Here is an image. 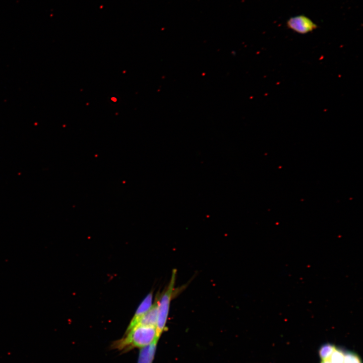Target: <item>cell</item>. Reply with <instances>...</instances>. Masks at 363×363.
Listing matches in <instances>:
<instances>
[{"mask_svg": "<svg viewBox=\"0 0 363 363\" xmlns=\"http://www.w3.org/2000/svg\"><path fill=\"white\" fill-rule=\"evenodd\" d=\"M159 338L156 327L137 325L125 332L124 336L114 341L110 347L125 353L136 348L146 347Z\"/></svg>", "mask_w": 363, "mask_h": 363, "instance_id": "6da1fadb", "label": "cell"}, {"mask_svg": "<svg viewBox=\"0 0 363 363\" xmlns=\"http://www.w3.org/2000/svg\"><path fill=\"white\" fill-rule=\"evenodd\" d=\"M176 270H173L170 280L166 287L158 298V318L156 326L157 335L160 337L162 332L165 330L166 324L170 302L173 297L174 285L176 279Z\"/></svg>", "mask_w": 363, "mask_h": 363, "instance_id": "7a4b0ae2", "label": "cell"}, {"mask_svg": "<svg viewBox=\"0 0 363 363\" xmlns=\"http://www.w3.org/2000/svg\"><path fill=\"white\" fill-rule=\"evenodd\" d=\"M287 28L300 34L313 32L318 26L310 18L299 15L290 17L286 22Z\"/></svg>", "mask_w": 363, "mask_h": 363, "instance_id": "3957f363", "label": "cell"}, {"mask_svg": "<svg viewBox=\"0 0 363 363\" xmlns=\"http://www.w3.org/2000/svg\"><path fill=\"white\" fill-rule=\"evenodd\" d=\"M152 302L153 293L151 291L147 295L138 306L134 316L133 317L126 329V332L128 331L136 325L137 322L140 318L151 308L153 305Z\"/></svg>", "mask_w": 363, "mask_h": 363, "instance_id": "277c9868", "label": "cell"}, {"mask_svg": "<svg viewBox=\"0 0 363 363\" xmlns=\"http://www.w3.org/2000/svg\"><path fill=\"white\" fill-rule=\"evenodd\" d=\"M157 318L158 299H156L151 308L140 318L135 326L137 325H142L156 327Z\"/></svg>", "mask_w": 363, "mask_h": 363, "instance_id": "5b68a950", "label": "cell"}, {"mask_svg": "<svg viewBox=\"0 0 363 363\" xmlns=\"http://www.w3.org/2000/svg\"><path fill=\"white\" fill-rule=\"evenodd\" d=\"M158 340L140 349L137 363H152Z\"/></svg>", "mask_w": 363, "mask_h": 363, "instance_id": "8992f818", "label": "cell"}, {"mask_svg": "<svg viewBox=\"0 0 363 363\" xmlns=\"http://www.w3.org/2000/svg\"><path fill=\"white\" fill-rule=\"evenodd\" d=\"M336 348L335 346L331 343H328L322 345L319 350V356L322 360L329 359Z\"/></svg>", "mask_w": 363, "mask_h": 363, "instance_id": "52a82bcc", "label": "cell"}, {"mask_svg": "<svg viewBox=\"0 0 363 363\" xmlns=\"http://www.w3.org/2000/svg\"><path fill=\"white\" fill-rule=\"evenodd\" d=\"M344 352L342 349L336 347L329 360L331 363H343Z\"/></svg>", "mask_w": 363, "mask_h": 363, "instance_id": "ba28073f", "label": "cell"}, {"mask_svg": "<svg viewBox=\"0 0 363 363\" xmlns=\"http://www.w3.org/2000/svg\"><path fill=\"white\" fill-rule=\"evenodd\" d=\"M343 363H362L359 356L355 352L347 351L344 352Z\"/></svg>", "mask_w": 363, "mask_h": 363, "instance_id": "9c48e42d", "label": "cell"}, {"mask_svg": "<svg viewBox=\"0 0 363 363\" xmlns=\"http://www.w3.org/2000/svg\"><path fill=\"white\" fill-rule=\"evenodd\" d=\"M321 363H331L329 359L322 360Z\"/></svg>", "mask_w": 363, "mask_h": 363, "instance_id": "30bf717a", "label": "cell"}]
</instances>
